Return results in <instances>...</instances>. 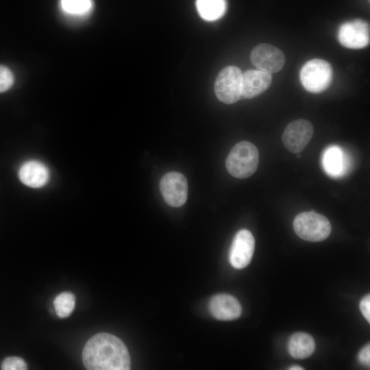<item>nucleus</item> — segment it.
Masks as SVG:
<instances>
[{
	"label": "nucleus",
	"mask_w": 370,
	"mask_h": 370,
	"mask_svg": "<svg viewBox=\"0 0 370 370\" xmlns=\"http://www.w3.org/2000/svg\"><path fill=\"white\" fill-rule=\"evenodd\" d=\"M84 365L89 370H128L130 356L123 342L114 335L98 333L86 343Z\"/></svg>",
	"instance_id": "obj_1"
},
{
	"label": "nucleus",
	"mask_w": 370,
	"mask_h": 370,
	"mask_svg": "<svg viewBox=\"0 0 370 370\" xmlns=\"http://www.w3.org/2000/svg\"><path fill=\"white\" fill-rule=\"evenodd\" d=\"M259 162L257 147L250 142L241 141L230 151L225 161L228 173L238 179L247 178L256 171Z\"/></svg>",
	"instance_id": "obj_2"
},
{
	"label": "nucleus",
	"mask_w": 370,
	"mask_h": 370,
	"mask_svg": "<svg viewBox=\"0 0 370 370\" xmlns=\"http://www.w3.org/2000/svg\"><path fill=\"white\" fill-rule=\"evenodd\" d=\"M293 225L295 232L299 238L310 242L325 240L332 230L329 220L314 211L299 213L295 217Z\"/></svg>",
	"instance_id": "obj_3"
},
{
	"label": "nucleus",
	"mask_w": 370,
	"mask_h": 370,
	"mask_svg": "<svg viewBox=\"0 0 370 370\" xmlns=\"http://www.w3.org/2000/svg\"><path fill=\"white\" fill-rule=\"evenodd\" d=\"M332 74V69L328 62L314 58L306 62L301 69L300 81L307 91L319 93L330 86Z\"/></svg>",
	"instance_id": "obj_4"
},
{
	"label": "nucleus",
	"mask_w": 370,
	"mask_h": 370,
	"mask_svg": "<svg viewBox=\"0 0 370 370\" xmlns=\"http://www.w3.org/2000/svg\"><path fill=\"white\" fill-rule=\"evenodd\" d=\"M242 72L235 66L223 68L217 76L214 92L217 97L223 103L232 104L241 97Z\"/></svg>",
	"instance_id": "obj_5"
},
{
	"label": "nucleus",
	"mask_w": 370,
	"mask_h": 370,
	"mask_svg": "<svg viewBox=\"0 0 370 370\" xmlns=\"http://www.w3.org/2000/svg\"><path fill=\"white\" fill-rule=\"evenodd\" d=\"M369 25L356 18L342 23L338 30V39L341 45L349 49H362L369 43Z\"/></svg>",
	"instance_id": "obj_6"
},
{
	"label": "nucleus",
	"mask_w": 370,
	"mask_h": 370,
	"mask_svg": "<svg viewBox=\"0 0 370 370\" xmlns=\"http://www.w3.org/2000/svg\"><path fill=\"white\" fill-rule=\"evenodd\" d=\"M160 190L167 204L172 207H180L184 204L187 199L186 178L178 172L167 173L160 180Z\"/></svg>",
	"instance_id": "obj_7"
},
{
	"label": "nucleus",
	"mask_w": 370,
	"mask_h": 370,
	"mask_svg": "<svg viewBox=\"0 0 370 370\" xmlns=\"http://www.w3.org/2000/svg\"><path fill=\"white\" fill-rule=\"evenodd\" d=\"M313 135L312 123L305 119L295 120L286 127L282 136L284 147L292 153H299Z\"/></svg>",
	"instance_id": "obj_8"
},
{
	"label": "nucleus",
	"mask_w": 370,
	"mask_h": 370,
	"mask_svg": "<svg viewBox=\"0 0 370 370\" xmlns=\"http://www.w3.org/2000/svg\"><path fill=\"white\" fill-rule=\"evenodd\" d=\"M251 61L258 70L271 74L283 68L285 57L283 52L276 47L260 44L253 49Z\"/></svg>",
	"instance_id": "obj_9"
},
{
	"label": "nucleus",
	"mask_w": 370,
	"mask_h": 370,
	"mask_svg": "<svg viewBox=\"0 0 370 370\" xmlns=\"http://www.w3.org/2000/svg\"><path fill=\"white\" fill-rule=\"evenodd\" d=\"M255 240L247 230H241L235 235L232 241L229 260L235 269H243L250 262L254 251Z\"/></svg>",
	"instance_id": "obj_10"
},
{
	"label": "nucleus",
	"mask_w": 370,
	"mask_h": 370,
	"mask_svg": "<svg viewBox=\"0 0 370 370\" xmlns=\"http://www.w3.org/2000/svg\"><path fill=\"white\" fill-rule=\"evenodd\" d=\"M210 314L217 319L230 321L241 314V306L232 295L221 293L212 297L209 302Z\"/></svg>",
	"instance_id": "obj_11"
},
{
	"label": "nucleus",
	"mask_w": 370,
	"mask_h": 370,
	"mask_svg": "<svg viewBox=\"0 0 370 370\" xmlns=\"http://www.w3.org/2000/svg\"><path fill=\"white\" fill-rule=\"evenodd\" d=\"M272 82L271 73L248 70L242 75L241 97L252 99L267 90Z\"/></svg>",
	"instance_id": "obj_12"
},
{
	"label": "nucleus",
	"mask_w": 370,
	"mask_h": 370,
	"mask_svg": "<svg viewBox=\"0 0 370 370\" xmlns=\"http://www.w3.org/2000/svg\"><path fill=\"white\" fill-rule=\"evenodd\" d=\"M18 177L25 185L31 188H40L47 183L49 173L42 163L36 160H29L21 165Z\"/></svg>",
	"instance_id": "obj_13"
},
{
	"label": "nucleus",
	"mask_w": 370,
	"mask_h": 370,
	"mask_svg": "<svg viewBox=\"0 0 370 370\" xmlns=\"http://www.w3.org/2000/svg\"><path fill=\"white\" fill-rule=\"evenodd\" d=\"M315 349L313 338L305 332L293 334L288 343V350L290 355L297 359H304L312 354Z\"/></svg>",
	"instance_id": "obj_14"
},
{
	"label": "nucleus",
	"mask_w": 370,
	"mask_h": 370,
	"mask_svg": "<svg viewBox=\"0 0 370 370\" xmlns=\"http://www.w3.org/2000/svg\"><path fill=\"white\" fill-rule=\"evenodd\" d=\"M322 160L324 170L330 176H340L345 171V155L337 146L328 147L323 154Z\"/></svg>",
	"instance_id": "obj_15"
},
{
	"label": "nucleus",
	"mask_w": 370,
	"mask_h": 370,
	"mask_svg": "<svg viewBox=\"0 0 370 370\" xmlns=\"http://www.w3.org/2000/svg\"><path fill=\"white\" fill-rule=\"evenodd\" d=\"M196 7L200 16L208 21L220 18L225 12V0H197Z\"/></svg>",
	"instance_id": "obj_16"
},
{
	"label": "nucleus",
	"mask_w": 370,
	"mask_h": 370,
	"mask_svg": "<svg viewBox=\"0 0 370 370\" xmlns=\"http://www.w3.org/2000/svg\"><path fill=\"white\" fill-rule=\"evenodd\" d=\"M53 306L60 318L68 317L75 308V296L71 292H62L54 299Z\"/></svg>",
	"instance_id": "obj_17"
},
{
	"label": "nucleus",
	"mask_w": 370,
	"mask_h": 370,
	"mask_svg": "<svg viewBox=\"0 0 370 370\" xmlns=\"http://www.w3.org/2000/svg\"><path fill=\"white\" fill-rule=\"evenodd\" d=\"M62 10L73 16L84 15L92 8V0H61Z\"/></svg>",
	"instance_id": "obj_18"
},
{
	"label": "nucleus",
	"mask_w": 370,
	"mask_h": 370,
	"mask_svg": "<svg viewBox=\"0 0 370 370\" xmlns=\"http://www.w3.org/2000/svg\"><path fill=\"white\" fill-rule=\"evenodd\" d=\"M3 370H25L27 365L25 360L17 356L5 358L1 365Z\"/></svg>",
	"instance_id": "obj_19"
},
{
	"label": "nucleus",
	"mask_w": 370,
	"mask_h": 370,
	"mask_svg": "<svg viewBox=\"0 0 370 370\" xmlns=\"http://www.w3.org/2000/svg\"><path fill=\"white\" fill-rule=\"evenodd\" d=\"M14 76L6 66L0 65V92L8 90L13 84Z\"/></svg>",
	"instance_id": "obj_20"
},
{
	"label": "nucleus",
	"mask_w": 370,
	"mask_h": 370,
	"mask_svg": "<svg viewBox=\"0 0 370 370\" xmlns=\"http://www.w3.org/2000/svg\"><path fill=\"white\" fill-rule=\"evenodd\" d=\"M360 310L366 319L370 323V295H365L360 302Z\"/></svg>",
	"instance_id": "obj_21"
},
{
	"label": "nucleus",
	"mask_w": 370,
	"mask_h": 370,
	"mask_svg": "<svg viewBox=\"0 0 370 370\" xmlns=\"http://www.w3.org/2000/svg\"><path fill=\"white\" fill-rule=\"evenodd\" d=\"M358 361L363 365L369 366L370 364V346L369 344L365 345L359 352L358 356Z\"/></svg>",
	"instance_id": "obj_22"
},
{
	"label": "nucleus",
	"mask_w": 370,
	"mask_h": 370,
	"mask_svg": "<svg viewBox=\"0 0 370 370\" xmlns=\"http://www.w3.org/2000/svg\"><path fill=\"white\" fill-rule=\"evenodd\" d=\"M289 369H291V370H301V369H304L300 366L294 365V366L290 367Z\"/></svg>",
	"instance_id": "obj_23"
}]
</instances>
